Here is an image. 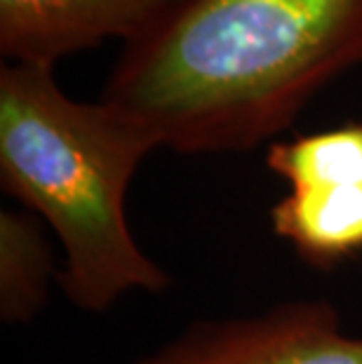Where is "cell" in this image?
Instances as JSON below:
<instances>
[{
    "label": "cell",
    "mask_w": 362,
    "mask_h": 364,
    "mask_svg": "<svg viewBox=\"0 0 362 364\" xmlns=\"http://www.w3.org/2000/svg\"><path fill=\"white\" fill-rule=\"evenodd\" d=\"M362 64V0H193L125 45L102 102L183 156L240 153L292 127Z\"/></svg>",
    "instance_id": "obj_1"
},
{
    "label": "cell",
    "mask_w": 362,
    "mask_h": 364,
    "mask_svg": "<svg viewBox=\"0 0 362 364\" xmlns=\"http://www.w3.org/2000/svg\"><path fill=\"white\" fill-rule=\"evenodd\" d=\"M158 146L106 102H78L55 68L0 66V186L59 240V289L85 313L127 294H163L169 275L134 240L127 191Z\"/></svg>",
    "instance_id": "obj_2"
},
{
    "label": "cell",
    "mask_w": 362,
    "mask_h": 364,
    "mask_svg": "<svg viewBox=\"0 0 362 364\" xmlns=\"http://www.w3.org/2000/svg\"><path fill=\"white\" fill-rule=\"evenodd\" d=\"M266 167L287 183L273 233L308 266L329 270L362 252V120L271 141Z\"/></svg>",
    "instance_id": "obj_3"
},
{
    "label": "cell",
    "mask_w": 362,
    "mask_h": 364,
    "mask_svg": "<svg viewBox=\"0 0 362 364\" xmlns=\"http://www.w3.org/2000/svg\"><path fill=\"white\" fill-rule=\"evenodd\" d=\"M137 364H362L329 301H287L264 313L193 322Z\"/></svg>",
    "instance_id": "obj_4"
},
{
    "label": "cell",
    "mask_w": 362,
    "mask_h": 364,
    "mask_svg": "<svg viewBox=\"0 0 362 364\" xmlns=\"http://www.w3.org/2000/svg\"><path fill=\"white\" fill-rule=\"evenodd\" d=\"M193 0H0L5 64L50 66L106 38L132 45Z\"/></svg>",
    "instance_id": "obj_5"
},
{
    "label": "cell",
    "mask_w": 362,
    "mask_h": 364,
    "mask_svg": "<svg viewBox=\"0 0 362 364\" xmlns=\"http://www.w3.org/2000/svg\"><path fill=\"white\" fill-rule=\"evenodd\" d=\"M55 257L41 219L28 209L0 212V317L10 327L33 322L48 306Z\"/></svg>",
    "instance_id": "obj_6"
}]
</instances>
